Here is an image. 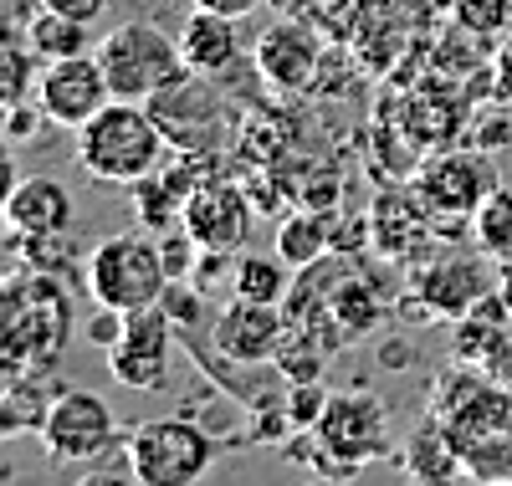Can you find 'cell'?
<instances>
[{
  "label": "cell",
  "mask_w": 512,
  "mask_h": 486,
  "mask_svg": "<svg viewBox=\"0 0 512 486\" xmlns=\"http://www.w3.org/2000/svg\"><path fill=\"white\" fill-rule=\"evenodd\" d=\"M72 292L62 277L21 267L0 277V364L11 369H47L62 359L72 338Z\"/></svg>",
  "instance_id": "6da1fadb"
},
{
  "label": "cell",
  "mask_w": 512,
  "mask_h": 486,
  "mask_svg": "<svg viewBox=\"0 0 512 486\" xmlns=\"http://www.w3.org/2000/svg\"><path fill=\"white\" fill-rule=\"evenodd\" d=\"M164 128L154 123L149 103L113 98L77 128V164L103 185H139L144 174L164 169Z\"/></svg>",
  "instance_id": "7a4b0ae2"
},
{
  "label": "cell",
  "mask_w": 512,
  "mask_h": 486,
  "mask_svg": "<svg viewBox=\"0 0 512 486\" xmlns=\"http://www.w3.org/2000/svg\"><path fill=\"white\" fill-rule=\"evenodd\" d=\"M175 282L164 267V251L149 231H118L103 236L88 251V267H82V287L93 302L118 307V313H139L164 297V287Z\"/></svg>",
  "instance_id": "3957f363"
},
{
  "label": "cell",
  "mask_w": 512,
  "mask_h": 486,
  "mask_svg": "<svg viewBox=\"0 0 512 486\" xmlns=\"http://www.w3.org/2000/svg\"><path fill=\"white\" fill-rule=\"evenodd\" d=\"M98 62L108 72L113 98H128V103H149L154 93H164L169 82H180L190 72L180 41L164 36L154 21H123V26H113L98 41Z\"/></svg>",
  "instance_id": "277c9868"
},
{
  "label": "cell",
  "mask_w": 512,
  "mask_h": 486,
  "mask_svg": "<svg viewBox=\"0 0 512 486\" xmlns=\"http://www.w3.org/2000/svg\"><path fill=\"white\" fill-rule=\"evenodd\" d=\"M123 461L139 486H190L216 461V440L190 420H144L128 430Z\"/></svg>",
  "instance_id": "5b68a950"
},
{
  "label": "cell",
  "mask_w": 512,
  "mask_h": 486,
  "mask_svg": "<svg viewBox=\"0 0 512 486\" xmlns=\"http://www.w3.org/2000/svg\"><path fill=\"white\" fill-rule=\"evenodd\" d=\"M497 190V169L482 149H436L415 169L410 180V195L425 205V215L441 220V226H456V220H472L477 205Z\"/></svg>",
  "instance_id": "8992f818"
},
{
  "label": "cell",
  "mask_w": 512,
  "mask_h": 486,
  "mask_svg": "<svg viewBox=\"0 0 512 486\" xmlns=\"http://www.w3.org/2000/svg\"><path fill=\"white\" fill-rule=\"evenodd\" d=\"M313 440H318V451L333 456L344 471H364V466H374L395 451L390 415H384V405L369 400V394H333L318 415V425H313Z\"/></svg>",
  "instance_id": "52a82bcc"
},
{
  "label": "cell",
  "mask_w": 512,
  "mask_h": 486,
  "mask_svg": "<svg viewBox=\"0 0 512 486\" xmlns=\"http://www.w3.org/2000/svg\"><path fill=\"white\" fill-rule=\"evenodd\" d=\"M36 435H41V451H47L52 461H98V456L113 451L118 420H113L103 394L62 389V394H52V405H47V415H41Z\"/></svg>",
  "instance_id": "ba28073f"
},
{
  "label": "cell",
  "mask_w": 512,
  "mask_h": 486,
  "mask_svg": "<svg viewBox=\"0 0 512 486\" xmlns=\"http://www.w3.org/2000/svg\"><path fill=\"white\" fill-rule=\"evenodd\" d=\"M149 113L164 128V139L185 154H216L226 139V108L205 72H185L180 82H169L164 93L149 98Z\"/></svg>",
  "instance_id": "9c48e42d"
},
{
  "label": "cell",
  "mask_w": 512,
  "mask_h": 486,
  "mask_svg": "<svg viewBox=\"0 0 512 486\" xmlns=\"http://www.w3.org/2000/svg\"><path fill=\"white\" fill-rule=\"evenodd\" d=\"M169 364H175V318L159 302L128 313L123 338L108 348V374L134 394H154L169 384Z\"/></svg>",
  "instance_id": "30bf717a"
},
{
  "label": "cell",
  "mask_w": 512,
  "mask_h": 486,
  "mask_svg": "<svg viewBox=\"0 0 512 486\" xmlns=\"http://www.w3.org/2000/svg\"><path fill=\"white\" fill-rule=\"evenodd\" d=\"M36 103H41V118H47V123L72 128V134H77V128L88 123L103 103H113V87H108V72H103L98 52L62 57V62H41Z\"/></svg>",
  "instance_id": "8fae6325"
},
{
  "label": "cell",
  "mask_w": 512,
  "mask_h": 486,
  "mask_svg": "<svg viewBox=\"0 0 512 486\" xmlns=\"http://www.w3.org/2000/svg\"><path fill=\"white\" fill-rule=\"evenodd\" d=\"M287 338V313L282 302H256V297H236L231 307H221L210 318V343L226 364L241 369H262L277 359V348Z\"/></svg>",
  "instance_id": "7c38bea8"
},
{
  "label": "cell",
  "mask_w": 512,
  "mask_h": 486,
  "mask_svg": "<svg viewBox=\"0 0 512 486\" xmlns=\"http://www.w3.org/2000/svg\"><path fill=\"white\" fill-rule=\"evenodd\" d=\"M502 272L482 256H466V251H451V256H436L431 267H420L415 277V292L425 302V313H436V318H466L477 302H487L497 292Z\"/></svg>",
  "instance_id": "4fadbf2b"
},
{
  "label": "cell",
  "mask_w": 512,
  "mask_h": 486,
  "mask_svg": "<svg viewBox=\"0 0 512 486\" xmlns=\"http://www.w3.org/2000/svg\"><path fill=\"white\" fill-rule=\"evenodd\" d=\"M180 226L200 241V251H226V256H236V251L246 246V236H251V205H246V195H241L231 180H221V174H205V180L190 190V200H185Z\"/></svg>",
  "instance_id": "5bb4252c"
},
{
  "label": "cell",
  "mask_w": 512,
  "mask_h": 486,
  "mask_svg": "<svg viewBox=\"0 0 512 486\" xmlns=\"http://www.w3.org/2000/svg\"><path fill=\"white\" fill-rule=\"evenodd\" d=\"M318 67H323V47L303 21H272L262 36H256V72H262L272 87H282V93L313 87Z\"/></svg>",
  "instance_id": "9a60e30c"
},
{
  "label": "cell",
  "mask_w": 512,
  "mask_h": 486,
  "mask_svg": "<svg viewBox=\"0 0 512 486\" xmlns=\"http://www.w3.org/2000/svg\"><path fill=\"white\" fill-rule=\"evenodd\" d=\"M72 190L52 174H26L16 185L11 205H6V226L16 236H57V231H72Z\"/></svg>",
  "instance_id": "2e32d148"
},
{
  "label": "cell",
  "mask_w": 512,
  "mask_h": 486,
  "mask_svg": "<svg viewBox=\"0 0 512 486\" xmlns=\"http://www.w3.org/2000/svg\"><path fill=\"white\" fill-rule=\"evenodd\" d=\"M431 226H436V220L425 215V205L415 195H400V190L379 195L374 210H369V241L384 256H395V261H415L420 246L431 241Z\"/></svg>",
  "instance_id": "e0dca14e"
},
{
  "label": "cell",
  "mask_w": 512,
  "mask_h": 486,
  "mask_svg": "<svg viewBox=\"0 0 512 486\" xmlns=\"http://www.w3.org/2000/svg\"><path fill=\"white\" fill-rule=\"evenodd\" d=\"M180 52H185V67L190 72H205V77H221L226 67H236L241 57V31H236V16H221V11H200L190 6L185 26H180Z\"/></svg>",
  "instance_id": "ac0fdd59"
},
{
  "label": "cell",
  "mask_w": 512,
  "mask_h": 486,
  "mask_svg": "<svg viewBox=\"0 0 512 486\" xmlns=\"http://www.w3.org/2000/svg\"><path fill=\"white\" fill-rule=\"evenodd\" d=\"M328 246H333L328 215L323 210H297V215H287L277 226V246L272 251L287 261L292 272H308V267H318V261L328 256Z\"/></svg>",
  "instance_id": "d6986e66"
},
{
  "label": "cell",
  "mask_w": 512,
  "mask_h": 486,
  "mask_svg": "<svg viewBox=\"0 0 512 486\" xmlns=\"http://www.w3.org/2000/svg\"><path fill=\"white\" fill-rule=\"evenodd\" d=\"M26 41L41 62H62V57H82L93 52V26L77 21V16H62V11H47L41 6L31 21H26Z\"/></svg>",
  "instance_id": "ffe728a7"
},
{
  "label": "cell",
  "mask_w": 512,
  "mask_h": 486,
  "mask_svg": "<svg viewBox=\"0 0 512 486\" xmlns=\"http://www.w3.org/2000/svg\"><path fill=\"white\" fill-rule=\"evenodd\" d=\"M400 466H405L410 476H425V481H446V476H461L466 456H461V446L451 440V430L436 420V425H420V430L410 435Z\"/></svg>",
  "instance_id": "44dd1931"
},
{
  "label": "cell",
  "mask_w": 512,
  "mask_h": 486,
  "mask_svg": "<svg viewBox=\"0 0 512 486\" xmlns=\"http://www.w3.org/2000/svg\"><path fill=\"white\" fill-rule=\"evenodd\" d=\"M292 267L272 251V256H262V251H236V267H231V292L236 297H256V302H287V292H292V277H287Z\"/></svg>",
  "instance_id": "7402d4cb"
},
{
  "label": "cell",
  "mask_w": 512,
  "mask_h": 486,
  "mask_svg": "<svg viewBox=\"0 0 512 486\" xmlns=\"http://www.w3.org/2000/svg\"><path fill=\"white\" fill-rule=\"evenodd\" d=\"M36 52H31V41H26V31L16 36L11 26H0V108H21L26 103V93L36 87Z\"/></svg>",
  "instance_id": "603a6c76"
},
{
  "label": "cell",
  "mask_w": 512,
  "mask_h": 486,
  "mask_svg": "<svg viewBox=\"0 0 512 486\" xmlns=\"http://www.w3.org/2000/svg\"><path fill=\"white\" fill-rule=\"evenodd\" d=\"M128 190H134V215L144 220L154 236L175 231V220L185 215V195L169 185L164 174H144V180H139V185H128Z\"/></svg>",
  "instance_id": "cb8c5ba5"
},
{
  "label": "cell",
  "mask_w": 512,
  "mask_h": 486,
  "mask_svg": "<svg viewBox=\"0 0 512 486\" xmlns=\"http://www.w3.org/2000/svg\"><path fill=\"white\" fill-rule=\"evenodd\" d=\"M472 236H477V251H487V256H497V261L512 256V190H507V185H497V190L477 205Z\"/></svg>",
  "instance_id": "d4e9b609"
},
{
  "label": "cell",
  "mask_w": 512,
  "mask_h": 486,
  "mask_svg": "<svg viewBox=\"0 0 512 486\" xmlns=\"http://www.w3.org/2000/svg\"><path fill=\"white\" fill-rule=\"evenodd\" d=\"M21 256H26V267L36 272H52V277H77V267H88V256H77V241L67 231L57 236H21Z\"/></svg>",
  "instance_id": "484cf974"
},
{
  "label": "cell",
  "mask_w": 512,
  "mask_h": 486,
  "mask_svg": "<svg viewBox=\"0 0 512 486\" xmlns=\"http://www.w3.org/2000/svg\"><path fill=\"white\" fill-rule=\"evenodd\" d=\"M451 21L477 31V36H492V41H507L512 31V0H451Z\"/></svg>",
  "instance_id": "4316f807"
},
{
  "label": "cell",
  "mask_w": 512,
  "mask_h": 486,
  "mask_svg": "<svg viewBox=\"0 0 512 486\" xmlns=\"http://www.w3.org/2000/svg\"><path fill=\"white\" fill-rule=\"evenodd\" d=\"M333 318H338V328H344V338H354V333H364V328L379 323V302H374V292L354 277V282L338 287V297H333Z\"/></svg>",
  "instance_id": "83f0119b"
},
{
  "label": "cell",
  "mask_w": 512,
  "mask_h": 486,
  "mask_svg": "<svg viewBox=\"0 0 512 486\" xmlns=\"http://www.w3.org/2000/svg\"><path fill=\"white\" fill-rule=\"evenodd\" d=\"M323 405H328V394L318 389V379H308V384H287V420H292V425L313 430L318 415H323Z\"/></svg>",
  "instance_id": "f1b7e54d"
},
{
  "label": "cell",
  "mask_w": 512,
  "mask_h": 486,
  "mask_svg": "<svg viewBox=\"0 0 512 486\" xmlns=\"http://www.w3.org/2000/svg\"><path fill=\"white\" fill-rule=\"evenodd\" d=\"M159 251H164V267H169V277H190V267H195V256H200V241L185 231V226H175V231H164L159 236Z\"/></svg>",
  "instance_id": "f546056e"
},
{
  "label": "cell",
  "mask_w": 512,
  "mask_h": 486,
  "mask_svg": "<svg viewBox=\"0 0 512 486\" xmlns=\"http://www.w3.org/2000/svg\"><path fill=\"white\" fill-rule=\"evenodd\" d=\"M123 323H128V313H118V307H103V302H93V313H88V338H93L98 348H113V343L123 338Z\"/></svg>",
  "instance_id": "4dcf8cb0"
},
{
  "label": "cell",
  "mask_w": 512,
  "mask_h": 486,
  "mask_svg": "<svg viewBox=\"0 0 512 486\" xmlns=\"http://www.w3.org/2000/svg\"><path fill=\"white\" fill-rule=\"evenodd\" d=\"M487 98L512 103V52H507V47H497V57H492V67H487Z\"/></svg>",
  "instance_id": "1f68e13d"
},
{
  "label": "cell",
  "mask_w": 512,
  "mask_h": 486,
  "mask_svg": "<svg viewBox=\"0 0 512 486\" xmlns=\"http://www.w3.org/2000/svg\"><path fill=\"white\" fill-rule=\"evenodd\" d=\"M47 11H62V16H77V21H88L98 26V16L108 11V0H41Z\"/></svg>",
  "instance_id": "d6a6232c"
},
{
  "label": "cell",
  "mask_w": 512,
  "mask_h": 486,
  "mask_svg": "<svg viewBox=\"0 0 512 486\" xmlns=\"http://www.w3.org/2000/svg\"><path fill=\"white\" fill-rule=\"evenodd\" d=\"M16 185H21V174H16V154H11L6 144H0V215H6V205H11Z\"/></svg>",
  "instance_id": "836d02e7"
},
{
  "label": "cell",
  "mask_w": 512,
  "mask_h": 486,
  "mask_svg": "<svg viewBox=\"0 0 512 486\" xmlns=\"http://www.w3.org/2000/svg\"><path fill=\"white\" fill-rule=\"evenodd\" d=\"M190 6H200V11H221V16H236V21H246L262 0H190Z\"/></svg>",
  "instance_id": "e575fe53"
},
{
  "label": "cell",
  "mask_w": 512,
  "mask_h": 486,
  "mask_svg": "<svg viewBox=\"0 0 512 486\" xmlns=\"http://www.w3.org/2000/svg\"><path fill=\"white\" fill-rule=\"evenodd\" d=\"M502 47H507V52H512V31H507V41H502Z\"/></svg>",
  "instance_id": "d590c367"
}]
</instances>
